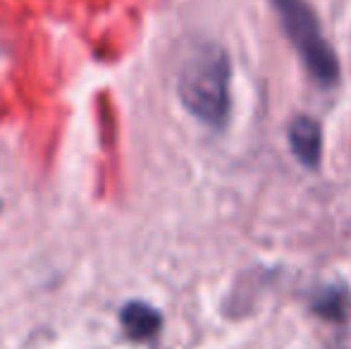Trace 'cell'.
I'll return each mask as SVG.
<instances>
[{"instance_id":"obj_1","label":"cell","mask_w":351,"mask_h":349,"mask_svg":"<svg viewBox=\"0 0 351 349\" xmlns=\"http://www.w3.org/2000/svg\"><path fill=\"white\" fill-rule=\"evenodd\" d=\"M230 58L222 48L204 43L182 65L177 91L184 108L208 127H225L230 117Z\"/></svg>"},{"instance_id":"obj_2","label":"cell","mask_w":351,"mask_h":349,"mask_svg":"<svg viewBox=\"0 0 351 349\" xmlns=\"http://www.w3.org/2000/svg\"><path fill=\"white\" fill-rule=\"evenodd\" d=\"M282 29L289 43L296 48L306 70L315 82L330 86L339 80V62L332 46L325 41L320 19L306 0H273Z\"/></svg>"},{"instance_id":"obj_3","label":"cell","mask_w":351,"mask_h":349,"mask_svg":"<svg viewBox=\"0 0 351 349\" xmlns=\"http://www.w3.org/2000/svg\"><path fill=\"white\" fill-rule=\"evenodd\" d=\"M289 146L306 168H318L323 156V132L308 115H296L289 125Z\"/></svg>"},{"instance_id":"obj_4","label":"cell","mask_w":351,"mask_h":349,"mask_svg":"<svg viewBox=\"0 0 351 349\" xmlns=\"http://www.w3.org/2000/svg\"><path fill=\"white\" fill-rule=\"evenodd\" d=\"M120 323H122V328H125L127 337H132V340H136V342H143L158 335V330H160V326H162V316L151 304L130 302L122 306Z\"/></svg>"},{"instance_id":"obj_5","label":"cell","mask_w":351,"mask_h":349,"mask_svg":"<svg viewBox=\"0 0 351 349\" xmlns=\"http://www.w3.org/2000/svg\"><path fill=\"white\" fill-rule=\"evenodd\" d=\"M313 309L320 313V316H328V318H342L344 313V299L337 289H328V292L318 294V299L313 302Z\"/></svg>"}]
</instances>
